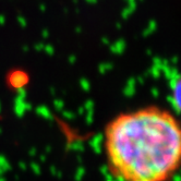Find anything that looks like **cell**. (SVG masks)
<instances>
[{
	"label": "cell",
	"mask_w": 181,
	"mask_h": 181,
	"mask_svg": "<svg viewBox=\"0 0 181 181\" xmlns=\"http://www.w3.org/2000/svg\"><path fill=\"white\" fill-rule=\"evenodd\" d=\"M106 166L116 181H171L181 170V120L147 105L120 112L103 131Z\"/></svg>",
	"instance_id": "1"
},
{
	"label": "cell",
	"mask_w": 181,
	"mask_h": 181,
	"mask_svg": "<svg viewBox=\"0 0 181 181\" xmlns=\"http://www.w3.org/2000/svg\"><path fill=\"white\" fill-rule=\"evenodd\" d=\"M176 96H177V98H178L179 102L181 103V81L179 82V86H178V88H177Z\"/></svg>",
	"instance_id": "2"
}]
</instances>
